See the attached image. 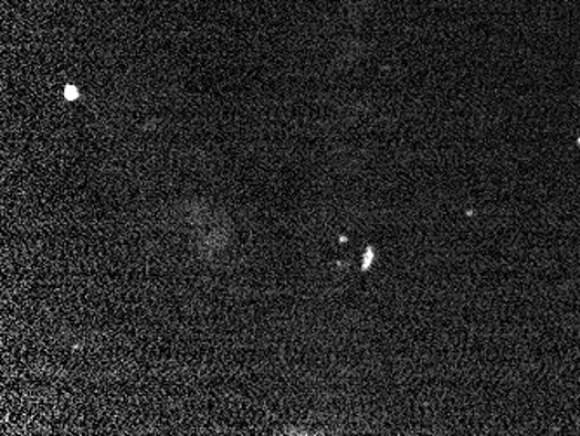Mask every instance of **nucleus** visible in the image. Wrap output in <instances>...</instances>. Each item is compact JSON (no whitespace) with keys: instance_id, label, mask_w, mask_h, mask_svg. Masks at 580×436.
I'll return each mask as SVG.
<instances>
[{"instance_id":"f257e3e1","label":"nucleus","mask_w":580,"mask_h":436,"mask_svg":"<svg viewBox=\"0 0 580 436\" xmlns=\"http://www.w3.org/2000/svg\"><path fill=\"white\" fill-rule=\"evenodd\" d=\"M68 96H70V98H74L75 91L74 89H68Z\"/></svg>"}]
</instances>
